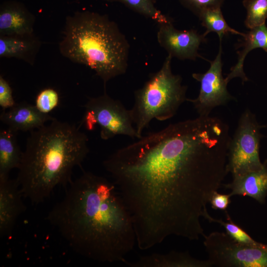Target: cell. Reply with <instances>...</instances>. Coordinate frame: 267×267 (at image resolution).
Returning <instances> with one entry per match:
<instances>
[{"label":"cell","instance_id":"7c38bea8","mask_svg":"<svg viewBox=\"0 0 267 267\" xmlns=\"http://www.w3.org/2000/svg\"><path fill=\"white\" fill-rule=\"evenodd\" d=\"M35 16L22 3L5 1L0 7V36H24L34 33Z\"/></svg>","mask_w":267,"mask_h":267},{"label":"cell","instance_id":"44dd1931","mask_svg":"<svg viewBox=\"0 0 267 267\" xmlns=\"http://www.w3.org/2000/svg\"><path fill=\"white\" fill-rule=\"evenodd\" d=\"M247 14L244 21L249 29L266 23L267 19V0H243Z\"/></svg>","mask_w":267,"mask_h":267},{"label":"cell","instance_id":"277c9868","mask_svg":"<svg viewBox=\"0 0 267 267\" xmlns=\"http://www.w3.org/2000/svg\"><path fill=\"white\" fill-rule=\"evenodd\" d=\"M59 49L72 62L94 71L104 88L128 68L129 42L117 24L105 14L82 11L67 16Z\"/></svg>","mask_w":267,"mask_h":267},{"label":"cell","instance_id":"7a4b0ae2","mask_svg":"<svg viewBox=\"0 0 267 267\" xmlns=\"http://www.w3.org/2000/svg\"><path fill=\"white\" fill-rule=\"evenodd\" d=\"M66 188L48 213V222L78 254L101 263L125 264L136 236L114 183L83 170Z\"/></svg>","mask_w":267,"mask_h":267},{"label":"cell","instance_id":"ffe728a7","mask_svg":"<svg viewBox=\"0 0 267 267\" xmlns=\"http://www.w3.org/2000/svg\"><path fill=\"white\" fill-rule=\"evenodd\" d=\"M225 214L226 221L212 217L208 211L204 213L203 217L210 222H216L221 224L225 228L226 233L239 243L257 247L264 246L266 245L254 240L244 229L232 220L226 211Z\"/></svg>","mask_w":267,"mask_h":267},{"label":"cell","instance_id":"ba28073f","mask_svg":"<svg viewBox=\"0 0 267 267\" xmlns=\"http://www.w3.org/2000/svg\"><path fill=\"white\" fill-rule=\"evenodd\" d=\"M207 260L220 267H267V244L257 247L239 243L226 232L214 231L204 236Z\"/></svg>","mask_w":267,"mask_h":267},{"label":"cell","instance_id":"8992f818","mask_svg":"<svg viewBox=\"0 0 267 267\" xmlns=\"http://www.w3.org/2000/svg\"><path fill=\"white\" fill-rule=\"evenodd\" d=\"M85 112L81 122L89 131L96 126L100 128L101 139L108 140L117 135L139 138L134 126L130 110L119 100L109 96L106 92L99 96L90 97L84 106Z\"/></svg>","mask_w":267,"mask_h":267},{"label":"cell","instance_id":"6da1fadb","mask_svg":"<svg viewBox=\"0 0 267 267\" xmlns=\"http://www.w3.org/2000/svg\"><path fill=\"white\" fill-rule=\"evenodd\" d=\"M229 127L200 116L141 136L103 161L131 216L136 242L149 249L167 237L198 240L201 218L228 174Z\"/></svg>","mask_w":267,"mask_h":267},{"label":"cell","instance_id":"5b68a950","mask_svg":"<svg viewBox=\"0 0 267 267\" xmlns=\"http://www.w3.org/2000/svg\"><path fill=\"white\" fill-rule=\"evenodd\" d=\"M172 58L168 54L161 69L134 91V103L130 111L140 137L152 120L163 121L171 119L186 101L187 86L182 84L180 75L173 73Z\"/></svg>","mask_w":267,"mask_h":267},{"label":"cell","instance_id":"9c48e42d","mask_svg":"<svg viewBox=\"0 0 267 267\" xmlns=\"http://www.w3.org/2000/svg\"><path fill=\"white\" fill-rule=\"evenodd\" d=\"M220 41L219 50L210 63L209 69L204 73H194L192 77L200 83L199 93L194 99L187 98L191 102L199 116H210L216 107L226 105L230 100L235 99L227 89L228 83L222 74V47Z\"/></svg>","mask_w":267,"mask_h":267},{"label":"cell","instance_id":"ac0fdd59","mask_svg":"<svg viewBox=\"0 0 267 267\" xmlns=\"http://www.w3.org/2000/svg\"><path fill=\"white\" fill-rule=\"evenodd\" d=\"M17 133L8 128L0 131V178H8L11 171L20 164L22 151Z\"/></svg>","mask_w":267,"mask_h":267},{"label":"cell","instance_id":"52a82bcc","mask_svg":"<svg viewBox=\"0 0 267 267\" xmlns=\"http://www.w3.org/2000/svg\"><path fill=\"white\" fill-rule=\"evenodd\" d=\"M261 128L255 115L249 109L241 114L227 153L226 169L232 177L263 167L259 156Z\"/></svg>","mask_w":267,"mask_h":267},{"label":"cell","instance_id":"603a6c76","mask_svg":"<svg viewBox=\"0 0 267 267\" xmlns=\"http://www.w3.org/2000/svg\"><path fill=\"white\" fill-rule=\"evenodd\" d=\"M59 96L57 91L52 88H45L41 90L35 99V106L41 112L49 113L58 106Z\"/></svg>","mask_w":267,"mask_h":267},{"label":"cell","instance_id":"e0dca14e","mask_svg":"<svg viewBox=\"0 0 267 267\" xmlns=\"http://www.w3.org/2000/svg\"><path fill=\"white\" fill-rule=\"evenodd\" d=\"M41 46L35 34L24 36H0V58H15L33 65Z\"/></svg>","mask_w":267,"mask_h":267},{"label":"cell","instance_id":"7402d4cb","mask_svg":"<svg viewBox=\"0 0 267 267\" xmlns=\"http://www.w3.org/2000/svg\"><path fill=\"white\" fill-rule=\"evenodd\" d=\"M118 1L124 4L133 10L155 20L159 24L170 20L155 7L153 0H105Z\"/></svg>","mask_w":267,"mask_h":267},{"label":"cell","instance_id":"3957f363","mask_svg":"<svg viewBox=\"0 0 267 267\" xmlns=\"http://www.w3.org/2000/svg\"><path fill=\"white\" fill-rule=\"evenodd\" d=\"M80 126L56 119L30 132L16 178L24 197L43 203L57 186L67 187L89 152Z\"/></svg>","mask_w":267,"mask_h":267},{"label":"cell","instance_id":"cb8c5ba5","mask_svg":"<svg viewBox=\"0 0 267 267\" xmlns=\"http://www.w3.org/2000/svg\"><path fill=\"white\" fill-rule=\"evenodd\" d=\"M181 4L197 16L208 8L221 7L225 0H179Z\"/></svg>","mask_w":267,"mask_h":267},{"label":"cell","instance_id":"8fae6325","mask_svg":"<svg viewBox=\"0 0 267 267\" xmlns=\"http://www.w3.org/2000/svg\"><path fill=\"white\" fill-rule=\"evenodd\" d=\"M16 179L0 178V235H8L19 216L26 210Z\"/></svg>","mask_w":267,"mask_h":267},{"label":"cell","instance_id":"5bb4252c","mask_svg":"<svg viewBox=\"0 0 267 267\" xmlns=\"http://www.w3.org/2000/svg\"><path fill=\"white\" fill-rule=\"evenodd\" d=\"M222 186L230 190L231 196L250 197L260 203L265 201L267 194V165L264 163L260 170L232 177V180Z\"/></svg>","mask_w":267,"mask_h":267},{"label":"cell","instance_id":"30bf717a","mask_svg":"<svg viewBox=\"0 0 267 267\" xmlns=\"http://www.w3.org/2000/svg\"><path fill=\"white\" fill-rule=\"evenodd\" d=\"M157 37L160 45L172 57L192 60L199 57L208 60L198 52L200 44L207 42L206 37L195 30L177 29L169 20L159 24Z\"/></svg>","mask_w":267,"mask_h":267},{"label":"cell","instance_id":"d4e9b609","mask_svg":"<svg viewBox=\"0 0 267 267\" xmlns=\"http://www.w3.org/2000/svg\"><path fill=\"white\" fill-rule=\"evenodd\" d=\"M15 102L12 94V89L8 82L0 75V106L3 110L13 107Z\"/></svg>","mask_w":267,"mask_h":267},{"label":"cell","instance_id":"2e32d148","mask_svg":"<svg viewBox=\"0 0 267 267\" xmlns=\"http://www.w3.org/2000/svg\"><path fill=\"white\" fill-rule=\"evenodd\" d=\"M244 33L236 48L238 59L237 63L230 69V72L225 78L228 82L232 79L239 77L243 84L249 80L243 70L245 58L248 53L256 48H262L267 52V26L266 23L252 29Z\"/></svg>","mask_w":267,"mask_h":267},{"label":"cell","instance_id":"9a60e30c","mask_svg":"<svg viewBox=\"0 0 267 267\" xmlns=\"http://www.w3.org/2000/svg\"><path fill=\"white\" fill-rule=\"evenodd\" d=\"M132 267H211V263L192 257L187 252L171 251L142 256L134 262L125 263Z\"/></svg>","mask_w":267,"mask_h":267},{"label":"cell","instance_id":"484cf974","mask_svg":"<svg viewBox=\"0 0 267 267\" xmlns=\"http://www.w3.org/2000/svg\"><path fill=\"white\" fill-rule=\"evenodd\" d=\"M231 197L229 193L228 194H222L219 193L218 191H216L213 193L209 202L213 209L226 211L231 203Z\"/></svg>","mask_w":267,"mask_h":267},{"label":"cell","instance_id":"4fadbf2b","mask_svg":"<svg viewBox=\"0 0 267 267\" xmlns=\"http://www.w3.org/2000/svg\"><path fill=\"white\" fill-rule=\"evenodd\" d=\"M56 118L38 110L35 105L26 102L16 103L0 113V121L15 132H32Z\"/></svg>","mask_w":267,"mask_h":267},{"label":"cell","instance_id":"d6986e66","mask_svg":"<svg viewBox=\"0 0 267 267\" xmlns=\"http://www.w3.org/2000/svg\"><path fill=\"white\" fill-rule=\"evenodd\" d=\"M201 25L206 28L203 34L206 36L211 32H215L218 35L220 41L223 37L229 33L243 36L244 33L240 32L230 27L225 21L221 10V7L206 9L201 11L197 16Z\"/></svg>","mask_w":267,"mask_h":267}]
</instances>
